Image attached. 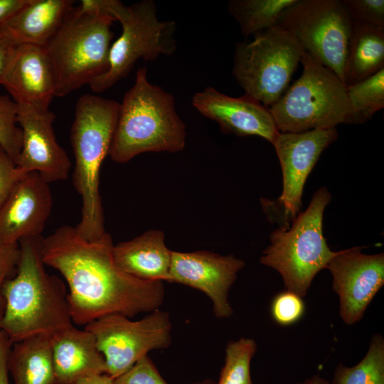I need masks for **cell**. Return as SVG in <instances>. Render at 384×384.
Here are the masks:
<instances>
[{
  "label": "cell",
  "instance_id": "29",
  "mask_svg": "<svg viewBox=\"0 0 384 384\" xmlns=\"http://www.w3.org/2000/svg\"><path fill=\"white\" fill-rule=\"evenodd\" d=\"M352 24L384 27L383 0H341Z\"/></svg>",
  "mask_w": 384,
  "mask_h": 384
},
{
  "label": "cell",
  "instance_id": "37",
  "mask_svg": "<svg viewBox=\"0 0 384 384\" xmlns=\"http://www.w3.org/2000/svg\"><path fill=\"white\" fill-rule=\"evenodd\" d=\"M73 384H115V380L107 373H96L82 377Z\"/></svg>",
  "mask_w": 384,
  "mask_h": 384
},
{
  "label": "cell",
  "instance_id": "36",
  "mask_svg": "<svg viewBox=\"0 0 384 384\" xmlns=\"http://www.w3.org/2000/svg\"><path fill=\"white\" fill-rule=\"evenodd\" d=\"M28 0H0V27L3 26Z\"/></svg>",
  "mask_w": 384,
  "mask_h": 384
},
{
  "label": "cell",
  "instance_id": "35",
  "mask_svg": "<svg viewBox=\"0 0 384 384\" xmlns=\"http://www.w3.org/2000/svg\"><path fill=\"white\" fill-rule=\"evenodd\" d=\"M11 346L9 336L0 329V384H9L7 358Z\"/></svg>",
  "mask_w": 384,
  "mask_h": 384
},
{
  "label": "cell",
  "instance_id": "20",
  "mask_svg": "<svg viewBox=\"0 0 384 384\" xmlns=\"http://www.w3.org/2000/svg\"><path fill=\"white\" fill-rule=\"evenodd\" d=\"M164 232L152 230L114 245L117 265L128 274L146 282L167 281L172 251L165 244Z\"/></svg>",
  "mask_w": 384,
  "mask_h": 384
},
{
  "label": "cell",
  "instance_id": "9",
  "mask_svg": "<svg viewBox=\"0 0 384 384\" xmlns=\"http://www.w3.org/2000/svg\"><path fill=\"white\" fill-rule=\"evenodd\" d=\"M277 26L345 85L353 24L341 0H297Z\"/></svg>",
  "mask_w": 384,
  "mask_h": 384
},
{
  "label": "cell",
  "instance_id": "25",
  "mask_svg": "<svg viewBox=\"0 0 384 384\" xmlns=\"http://www.w3.org/2000/svg\"><path fill=\"white\" fill-rule=\"evenodd\" d=\"M346 89L351 107L349 124L366 122L384 107V68Z\"/></svg>",
  "mask_w": 384,
  "mask_h": 384
},
{
  "label": "cell",
  "instance_id": "3",
  "mask_svg": "<svg viewBox=\"0 0 384 384\" xmlns=\"http://www.w3.org/2000/svg\"><path fill=\"white\" fill-rule=\"evenodd\" d=\"M186 134L173 95L149 81L146 68H139L119 103L111 159L124 164L145 152H178L185 146Z\"/></svg>",
  "mask_w": 384,
  "mask_h": 384
},
{
  "label": "cell",
  "instance_id": "31",
  "mask_svg": "<svg viewBox=\"0 0 384 384\" xmlns=\"http://www.w3.org/2000/svg\"><path fill=\"white\" fill-rule=\"evenodd\" d=\"M114 380L115 384H168L147 356Z\"/></svg>",
  "mask_w": 384,
  "mask_h": 384
},
{
  "label": "cell",
  "instance_id": "17",
  "mask_svg": "<svg viewBox=\"0 0 384 384\" xmlns=\"http://www.w3.org/2000/svg\"><path fill=\"white\" fill-rule=\"evenodd\" d=\"M49 183L37 172L26 174L0 208V244L14 245L41 236L52 208Z\"/></svg>",
  "mask_w": 384,
  "mask_h": 384
},
{
  "label": "cell",
  "instance_id": "30",
  "mask_svg": "<svg viewBox=\"0 0 384 384\" xmlns=\"http://www.w3.org/2000/svg\"><path fill=\"white\" fill-rule=\"evenodd\" d=\"M304 312V304L302 297L287 290L275 296L271 304L274 320L283 326L296 323Z\"/></svg>",
  "mask_w": 384,
  "mask_h": 384
},
{
  "label": "cell",
  "instance_id": "10",
  "mask_svg": "<svg viewBox=\"0 0 384 384\" xmlns=\"http://www.w3.org/2000/svg\"><path fill=\"white\" fill-rule=\"evenodd\" d=\"M118 21L122 33L111 45L107 70L89 85L94 92H103L125 78L139 59L154 60L177 49L175 21H159L152 0L127 6Z\"/></svg>",
  "mask_w": 384,
  "mask_h": 384
},
{
  "label": "cell",
  "instance_id": "8",
  "mask_svg": "<svg viewBox=\"0 0 384 384\" xmlns=\"http://www.w3.org/2000/svg\"><path fill=\"white\" fill-rule=\"evenodd\" d=\"M254 36L235 43L232 73L245 95L270 107L289 87L304 50L279 26Z\"/></svg>",
  "mask_w": 384,
  "mask_h": 384
},
{
  "label": "cell",
  "instance_id": "19",
  "mask_svg": "<svg viewBox=\"0 0 384 384\" xmlns=\"http://www.w3.org/2000/svg\"><path fill=\"white\" fill-rule=\"evenodd\" d=\"M55 384H73L96 373H107V366L98 351L95 336L73 325L51 335Z\"/></svg>",
  "mask_w": 384,
  "mask_h": 384
},
{
  "label": "cell",
  "instance_id": "5",
  "mask_svg": "<svg viewBox=\"0 0 384 384\" xmlns=\"http://www.w3.org/2000/svg\"><path fill=\"white\" fill-rule=\"evenodd\" d=\"M331 196L324 186L316 191L307 208L299 213L287 230L278 228L270 235L261 264L277 271L287 291L304 297L316 274L326 268L337 254L323 234L324 212Z\"/></svg>",
  "mask_w": 384,
  "mask_h": 384
},
{
  "label": "cell",
  "instance_id": "15",
  "mask_svg": "<svg viewBox=\"0 0 384 384\" xmlns=\"http://www.w3.org/2000/svg\"><path fill=\"white\" fill-rule=\"evenodd\" d=\"M244 266V261L233 255H220L204 250L172 251L168 282L204 292L213 303L215 315L228 318L233 313L228 302V292Z\"/></svg>",
  "mask_w": 384,
  "mask_h": 384
},
{
  "label": "cell",
  "instance_id": "1",
  "mask_svg": "<svg viewBox=\"0 0 384 384\" xmlns=\"http://www.w3.org/2000/svg\"><path fill=\"white\" fill-rule=\"evenodd\" d=\"M114 244L107 233L95 241L63 225L43 238L46 265L57 270L69 288L73 323L87 325L109 314L132 317L158 309L164 298L162 282H146L124 272L115 262Z\"/></svg>",
  "mask_w": 384,
  "mask_h": 384
},
{
  "label": "cell",
  "instance_id": "28",
  "mask_svg": "<svg viewBox=\"0 0 384 384\" xmlns=\"http://www.w3.org/2000/svg\"><path fill=\"white\" fill-rule=\"evenodd\" d=\"M22 144V132L17 121V103L8 95H0V146L14 161Z\"/></svg>",
  "mask_w": 384,
  "mask_h": 384
},
{
  "label": "cell",
  "instance_id": "21",
  "mask_svg": "<svg viewBox=\"0 0 384 384\" xmlns=\"http://www.w3.org/2000/svg\"><path fill=\"white\" fill-rule=\"evenodd\" d=\"M73 0H28L3 26L17 45L46 47L73 9Z\"/></svg>",
  "mask_w": 384,
  "mask_h": 384
},
{
  "label": "cell",
  "instance_id": "32",
  "mask_svg": "<svg viewBox=\"0 0 384 384\" xmlns=\"http://www.w3.org/2000/svg\"><path fill=\"white\" fill-rule=\"evenodd\" d=\"M26 174L0 146V208L16 184Z\"/></svg>",
  "mask_w": 384,
  "mask_h": 384
},
{
  "label": "cell",
  "instance_id": "13",
  "mask_svg": "<svg viewBox=\"0 0 384 384\" xmlns=\"http://www.w3.org/2000/svg\"><path fill=\"white\" fill-rule=\"evenodd\" d=\"M361 249L338 251L326 266L333 277V289L339 297L340 316L348 325L361 319L384 284V254L366 255Z\"/></svg>",
  "mask_w": 384,
  "mask_h": 384
},
{
  "label": "cell",
  "instance_id": "6",
  "mask_svg": "<svg viewBox=\"0 0 384 384\" xmlns=\"http://www.w3.org/2000/svg\"><path fill=\"white\" fill-rule=\"evenodd\" d=\"M73 8L45 47L55 79V97L90 85L107 69L112 22Z\"/></svg>",
  "mask_w": 384,
  "mask_h": 384
},
{
  "label": "cell",
  "instance_id": "18",
  "mask_svg": "<svg viewBox=\"0 0 384 384\" xmlns=\"http://www.w3.org/2000/svg\"><path fill=\"white\" fill-rule=\"evenodd\" d=\"M1 85L17 104L49 109L55 79L45 47L18 45Z\"/></svg>",
  "mask_w": 384,
  "mask_h": 384
},
{
  "label": "cell",
  "instance_id": "7",
  "mask_svg": "<svg viewBox=\"0 0 384 384\" xmlns=\"http://www.w3.org/2000/svg\"><path fill=\"white\" fill-rule=\"evenodd\" d=\"M301 76L269 107L279 132H302L349 124L346 85L330 70L303 50Z\"/></svg>",
  "mask_w": 384,
  "mask_h": 384
},
{
  "label": "cell",
  "instance_id": "23",
  "mask_svg": "<svg viewBox=\"0 0 384 384\" xmlns=\"http://www.w3.org/2000/svg\"><path fill=\"white\" fill-rule=\"evenodd\" d=\"M384 68V27L353 24L345 85L357 83Z\"/></svg>",
  "mask_w": 384,
  "mask_h": 384
},
{
  "label": "cell",
  "instance_id": "4",
  "mask_svg": "<svg viewBox=\"0 0 384 384\" xmlns=\"http://www.w3.org/2000/svg\"><path fill=\"white\" fill-rule=\"evenodd\" d=\"M119 103L96 95L80 97L70 129L75 167L73 183L82 199L81 218L75 226L82 238L95 241L105 232L100 173L117 124Z\"/></svg>",
  "mask_w": 384,
  "mask_h": 384
},
{
  "label": "cell",
  "instance_id": "39",
  "mask_svg": "<svg viewBox=\"0 0 384 384\" xmlns=\"http://www.w3.org/2000/svg\"><path fill=\"white\" fill-rule=\"evenodd\" d=\"M195 384H213V383L211 381H204V382L195 383Z\"/></svg>",
  "mask_w": 384,
  "mask_h": 384
},
{
  "label": "cell",
  "instance_id": "22",
  "mask_svg": "<svg viewBox=\"0 0 384 384\" xmlns=\"http://www.w3.org/2000/svg\"><path fill=\"white\" fill-rule=\"evenodd\" d=\"M12 346L7 367L14 384H55L51 335L31 336Z\"/></svg>",
  "mask_w": 384,
  "mask_h": 384
},
{
  "label": "cell",
  "instance_id": "16",
  "mask_svg": "<svg viewBox=\"0 0 384 384\" xmlns=\"http://www.w3.org/2000/svg\"><path fill=\"white\" fill-rule=\"evenodd\" d=\"M192 105L225 133L258 136L272 144L279 132L269 107L247 95L233 97L209 86L195 93Z\"/></svg>",
  "mask_w": 384,
  "mask_h": 384
},
{
  "label": "cell",
  "instance_id": "34",
  "mask_svg": "<svg viewBox=\"0 0 384 384\" xmlns=\"http://www.w3.org/2000/svg\"><path fill=\"white\" fill-rule=\"evenodd\" d=\"M18 45L0 27V84L1 85Z\"/></svg>",
  "mask_w": 384,
  "mask_h": 384
},
{
  "label": "cell",
  "instance_id": "26",
  "mask_svg": "<svg viewBox=\"0 0 384 384\" xmlns=\"http://www.w3.org/2000/svg\"><path fill=\"white\" fill-rule=\"evenodd\" d=\"M332 384H384V340L374 335L364 358L353 367L338 365Z\"/></svg>",
  "mask_w": 384,
  "mask_h": 384
},
{
  "label": "cell",
  "instance_id": "33",
  "mask_svg": "<svg viewBox=\"0 0 384 384\" xmlns=\"http://www.w3.org/2000/svg\"><path fill=\"white\" fill-rule=\"evenodd\" d=\"M19 258L18 244H0V320L5 309V300L2 295V287L11 272L16 270Z\"/></svg>",
  "mask_w": 384,
  "mask_h": 384
},
{
  "label": "cell",
  "instance_id": "12",
  "mask_svg": "<svg viewBox=\"0 0 384 384\" xmlns=\"http://www.w3.org/2000/svg\"><path fill=\"white\" fill-rule=\"evenodd\" d=\"M122 314L104 316L85 325L95 336L103 356L107 373L114 378L131 368L139 359L171 343L169 314L156 309L143 319L132 321Z\"/></svg>",
  "mask_w": 384,
  "mask_h": 384
},
{
  "label": "cell",
  "instance_id": "14",
  "mask_svg": "<svg viewBox=\"0 0 384 384\" xmlns=\"http://www.w3.org/2000/svg\"><path fill=\"white\" fill-rule=\"evenodd\" d=\"M55 118L49 109L17 104L22 144L16 166L26 174L38 173L49 183L66 179L71 166L66 151L56 140Z\"/></svg>",
  "mask_w": 384,
  "mask_h": 384
},
{
  "label": "cell",
  "instance_id": "24",
  "mask_svg": "<svg viewBox=\"0 0 384 384\" xmlns=\"http://www.w3.org/2000/svg\"><path fill=\"white\" fill-rule=\"evenodd\" d=\"M297 0H230L228 9L248 36L277 26L284 13Z\"/></svg>",
  "mask_w": 384,
  "mask_h": 384
},
{
  "label": "cell",
  "instance_id": "38",
  "mask_svg": "<svg viewBox=\"0 0 384 384\" xmlns=\"http://www.w3.org/2000/svg\"><path fill=\"white\" fill-rule=\"evenodd\" d=\"M297 384H329V382L321 377L319 374H316L303 383H299Z\"/></svg>",
  "mask_w": 384,
  "mask_h": 384
},
{
  "label": "cell",
  "instance_id": "27",
  "mask_svg": "<svg viewBox=\"0 0 384 384\" xmlns=\"http://www.w3.org/2000/svg\"><path fill=\"white\" fill-rule=\"evenodd\" d=\"M256 351L257 343L252 338H241L230 342L225 349V364L216 384H252L250 363Z\"/></svg>",
  "mask_w": 384,
  "mask_h": 384
},
{
  "label": "cell",
  "instance_id": "2",
  "mask_svg": "<svg viewBox=\"0 0 384 384\" xmlns=\"http://www.w3.org/2000/svg\"><path fill=\"white\" fill-rule=\"evenodd\" d=\"M42 235L18 242L16 274L2 287L5 309L0 329L11 343L40 335H52L73 325L65 283L48 274L42 257Z\"/></svg>",
  "mask_w": 384,
  "mask_h": 384
},
{
  "label": "cell",
  "instance_id": "11",
  "mask_svg": "<svg viewBox=\"0 0 384 384\" xmlns=\"http://www.w3.org/2000/svg\"><path fill=\"white\" fill-rule=\"evenodd\" d=\"M338 138L336 127L302 132H279L274 143L282 173V191L278 198H261L268 220L287 230L302 207L307 178L322 152Z\"/></svg>",
  "mask_w": 384,
  "mask_h": 384
}]
</instances>
